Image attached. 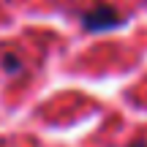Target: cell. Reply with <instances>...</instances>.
I'll return each instance as SVG.
<instances>
[{"instance_id":"obj_1","label":"cell","mask_w":147,"mask_h":147,"mask_svg":"<svg viewBox=\"0 0 147 147\" xmlns=\"http://www.w3.org/2000/svg\"><path fill=\"white\" fill-rule=\"evenodd\" d=\"M82 25L87 27V30H106V27H115L120 25V16L115 14V8H109V5H98V8L87 11V14H82Z\"/></svg>"},{"instance_id":"obj_2","label":"cell","mask_w":147,"mask_h":147,"mask_svg":"<svg viewBox=\"0 0 147 147\" xmlns=\"http://www.w3.org/2000/svg\"><path fill=\"white\" fill-rule=\"evenodd\" d=\"M134 147H144V144H134Z\"/></svg>"}]
</instances>
